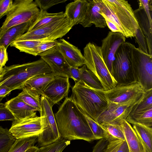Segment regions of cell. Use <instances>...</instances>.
Wrapping results in <instances>:
<instances>
[{"label": "cell", "instance_id": "34", "mask_svg": "<svg viewBox=\"0 0 152 152\" xmlns=\"http://www.w3.org/2000/svg\"><path fill=\"white\" fill-rule=\"evenodd\" d=\"M47 41H38L36 40H16L10 45L18 49L20 52H24L30 54L32 51L40 44Z\"/></svg>", "mask_w": 152, "mask_h": 152}, {"label": "cell", "instance_id": "2", "mask_svg": "<svg viewBox=\"0 0 152 152\" xmlns=\"http://www.w3.org/2000/svg\"><path fill=\"white\" fill-rule=\"evenodd\" d=\"M100 13L106 26L113 32L126 38L134 37L139 27L134 10L125 0H99Z\"/></svg>", "mask_w": 152, "mask_h": 152}, {"label": "cell", "instance_id": "14", "mask_svg": "<svg viewBox=\"0 0 152 152\" xmlns=\"http://www.w3.org/2000/svg\"><path fill=\"white\" fill-rule=\"evenodd\" d=\"M9 132L17 139L37 136L41 133V118L37 115L12 121Z\"/></svg>", "mask_w": 152, "mask_h": 152}, {"label": "cell", "instance_id": "3", "mask_svg": "<svg viewBox=\"0 0 152 152\" xmlns=\"http://www.w3.org/2000/svg\"><path fill=\"white\" fill-rule=\"evenodd\" d=\"M70 97L78 108L96 122L106 110L107 102L104 91L94 89L82 81L75 82Z\"/></svg>", "mask_w": 152, "mask_h": 152}, {"label": "cell", "instance_id": "46", "mask_svg": "<svg viewBox=\"0 0 152 152\" xmlns=\"http://www.w3.org/2000/svg\"><path fill=\"white\" fill-rule=\"evenodd\" d=\"M12 91L10 88L5 86H0V98H4Z\"/></svg>", "mask_w": 152, "mask_h": 152}, {"label": "cell", "instance_id": "40", "mask_svg": "<svg viewBox=\"0 0 152 152\" xmlns=\"http://www.w3.org/2000/svg\"><path fill=\"white\" fill-rule=\"evenodd\" d=\"M15 118L10 111L6 107L5 104L0 103V121L15 120Z\"/></svg>", "mask_w": 152, "mask_h": 152}, {"label": "cell", "instance_id": "30", "mask_svg": "<svg viewBox=\"0 0 152 152\" xmlns=\"http://www.w3.org/2000/svg\"><path fill=\"white\" fill-rule=\"evenodd\" d=\"M80 80L90 87L94 89L103 90V86L98 78L84 65L80 68Z\"/></svg>", "mask_w": 152, "mask_h": 152}, {"label": "cell", "instance_id": "4", "mask_svg": "<svg viewBox=\"0 0 152 152\" xmlns=\"http://www.w3.org/2000/svg\"><path fill=\"white\" fill-rule=\"evenodd\" d=\"M4 72L0 79V86H5L12 91L21 89L29 79L36 76L52 73L47 64L41 58L22 64L4 67Z\"/></svg>", "mask_w": 152, "mask_h": 152}, {"label": "cell", "instance_id": "38", "mask_svg": "<svg viewBox=\"0 0 152 152\" xmlns=\"http://www.w3.org/2000/svg\"><path fill=\"white\" fill-rule=\"evenodd\" d=\"M134 37L138 45V48L144 53L149 54L147 39L139 28L137 30Z\"/></svg>", "mask_w": 152, "mask_h": 152}, {"label": "cell", "instance_id": "37", "mask_svg": "<svg viewBox=\"0 0 152 152\" xmlns=\"http://www.w3.org/2000/svg\"><path fill=\"white\" fill-rule=\"evenodd\" d=\"M58 41L56 40L46 41L36 47L31 52L30 54L36 56L39 55L57 45Z\"/></svg>", "mask_w": 152, "mask_h": 152}, {"label": "cell", "instance_id": "48", "mask_svg": "<svg viewBox=\"0 0 152 152\" xmlns=\"http://www.w3.org/2000/svg\"><path fill=\"white\" fill-rule=\"evenodd\" d=\"M39 148L36 146H34L28 149L25 152H37Z\"/></svg>", "mask_w": 152, "mask_h": 152}, {"label": "cell", "instance_id": "28", "mask_svg": "<svg viewBox=\"0 0 152 152\" xmlns=\"http://www.w3.org/2000/svg\"><path fill=\"white\" fill-rule=\"evenodd\" d=\"M100 125L106 132L109 142L115 140H125L121 123H107Z\"/></svg>", "mask_w": 152, "mask_h": 152}, {"label": "cell", "instance_id": "12", "mask_svg": "<svg viewBox=\"0 0 152 152\" xmlns=\"http://www.w3.org/2000/svg\"><path fill=\"white\" fill-rule=\"evenodd\" d=\"M143 94L122 104L107 106L96 122L100 125L121 123L122 120H126L135 105L141 99Z\"/></svg>", "mask_w": 152, "mask_h": 152}, {"label": "cell", "instance_id": "49", "mask_svg": "<svg viewBox=\"0 0 152 152\" xmlns=\"http://www.w3.org/2000/svg\"><path fill=\"white\" fill-rule=\"evenodd\" d=\"M4 72V67L2 68H0V79L2 77Z\"/></svg>", "mask_w": 152, "mask_h": 152}, {"label": "cell", "instance_id": "29", "mask_svg": "<svg viewBox=\"0 0 152 152\" xmlns=\"http://www.w3.org/2000/svg\"><path fill=\"white\" fill-rule=\"evenodd\" d=\"M126 120L132 124H138L152 127V107L144 112L129 114Z\"/></svg>", "mask_w": 152, "mask_h": 152}, {"label": "cell", "instance_id": "6", "mask_svg": "<svg viewBox=\"0 0 152 152\" xmlns=\"http://www.w3.org/2000/svg\"><path fill=\"white\" fill-rule=\"evenodd\" d=\"M40 10L33 0H15L1 27L0 37L11 27L28 22H34Z\"/></svg>", "mask_w": 152, "mask_h": 152}, {"label": "cell", "instance_id": "35", "mask_svg": "<svg viewBox=\"0 0 152 152\" xmlns=\"http://www.w3.org/2000/svg\"><path fill=\"white\" fill-rule=\"evenodd\" d=\"M70 144V141L61 138L50 144L39 148L37 152H62Z\"/></svg>", "mask_w": 152, "mask_h": 152}, {"label": "cell", "instance_id": "18", "mask_svg": "<svg viewBox=\"0 0 152 152\" xmlns=\"http://www.w3.org/2000/svg\"><path fill=\"white\" fill-rule=\"evenodd\" d=\"M57 46L70 67H78L85 65L83 55L77 47L64 39L58 41Z\"/></svg>", "mask_w": 152, "mask_h": 152}, {"label": "cell", "instance_id": "26", "mask_svg": "<svg viewBox=\"0 0 152 152\" xmlns=\"http://www.w3.org/2000/svg\"><path fill=\"white\" fill-rule=\"evenodd\" d=\"M134 129L143 146L144 152H152V129L138 124H134Z\"/></svg>", "mask_w": 152, "mask_h": 152}, {"label": "cell", "instance_id": "23", "mask_svg": "<svg viewBox=\"0 0 152 152\" xmlns=\"http://www.w3.org/2000/svg\"><path fill=\"white\" fill-rule=\"evenodd\" d=\"M121 124L130 152H144L140 140L130 124L123 119Z\"/></svg>", "mask_w": 152, "mask_h": 152}, {"label": "cell", "instance_id": "15", "mask_svg": "<svg viewBox=\"0 0 152 152\" xmlns=\"http://www.w3.org/2000/svg\"><path fill=\"white\" fill-rule=\"evenodd\" d=\"M126 37L121 33L109 31L102 40L101 49L103 59L110 73L113 76V65L116 51L126 42Z\"/></svg>", "mask_w": 152, "mask_h": 152}, {"label": "cell", "instance_id": "50", "mask_svg": "<svg viewBox=\"0 0 152 152\" xmlns=\"http://www.w3.org/2000/svg\"><path fill=\"white\" fill-rule=\"evenodd\" d=\"M3 98H0V102H1V101L2 100Z\"/></svg>", "mask_w": 152, "mask_h": 152}, {"label": "cell", "instance_id": "52", "mask_svg": "<svg viewBox=\"0 0 152 152\" xmlns=\"http://www.w3.org/2000/svg\"></svg>", "mask_w": 152, "mask_h": 152}, {"label": "cell", "instance_id": "17", "mask_svg": "<svg viewBox=\"0 0 152 152\" xmlns=\"http://www.w3.org/2000/svg\"><path fill=\"white\" fill-rule=\"evenodd\" d=\"M70 87L69 78L56 76L44 90L41 96L53 105L67 96Z\"/></svg>", "mask_w": 152, "mask_h": 152}, {"label": "cell", "instance_id": "20", "mask_svg": "<svg viewBox=\"0 0 152 152\" xmlns=\"http://www.w3.org/2000/svg\"><path fill=\"white\" fill-rule=\"evenodd\" d=\"M88 0H76L67 4L64 12L72 27L83 20L88 6Z\"/></svg>", "mask_w": 152, "mask_h": 152}, {"label": "cell", "instance_id": "39", "mask_svg": "<svg viewBox=\"0 0 152 152\" xmlns=\"http://www.w3.org/2000/svg\"><path fill=\"white\" fill-rule=\"evenodd\" d=\"M67 1V0H35L34 2L40 10L47 11L52 6Z\"/></svg>", "mask_w": 152, "mask_h": 152}, {"label": "cell", "instance_id": "41", "mask_svg": "<svg viewBox=\"0 0 152 152\" xmlns=\"http://www.w3.org/2000/svg\"><path fill=\"white\" fill-rule=\"evenodd\" d=\"M13 1L12 0H0V19L6 15Z\"/></svg>", "mask_w": 152, "mask_h": 152}, {"label": "cell", "instance_id": "42", "mask_svg": "<svg viewBox=\"0 0 152 152\" xmlns=\"http://www.w3.org/2000/svg\"><path fill=\"white\" fill-rule=\"evenodd\" d=\"M109 142L106 138L99 140L94 147L92 152H104Z\"/></svg>", "mask_w": 152, "mask_h": 152}, {"label": "cell", "instance_id": "13", "mask_svg": "<svg viewBox=\"0 0 152 152\" xmlns=\"http://www.w3.org/2000/svg\"><path fill=\"white\" fill-rule=\"evenodd\" d=\"M139 7L134 11L139 28L145 36L149 54L152 56V0H139Z\"/></svg>", "mask_w": 152, "mask_h": 152}, {"label": "cell", "instance_id": "7", "mask_svg": "<svg viewBox=\"0 0 152 152\" xmlns=\"http://www.w3.org/2000/svg\"><path fill=\"white\" fill-rule=\"evenodd\" d=\"M135 81L144 91L152 88V56L146 53L128 42Z\"/></svg>", "mask_w": 152, "mask_h": 152}, {"label": "cell", "instance_id": "9", "mask_svg": "<svg viewBox=\"0 0 152 152\" xmlns=\"http://www.w3.org/2000/svg\"><path fill=\"white\" fill-rule=\"evenodd\" d=\"M72 28L65 17L44 26L27 31L17 40H55L65 35Z\"/></svg>", "mask_w": 152, "mask_h": 152}, {"label": "cell", "instance_id": "16", "mask_svg": "<svg viewBox=\"0 0 152 152\" xmlns=\"http://www.w3.org/2000/svg\"><path fill=\"white\" fill-rule=\"evenodd\" d=\"M50 68L56 76L72 79L70 66L59 51L57 45L39 55Z\"/></svg>", "mask_w": 152, "mask_h": 152}, {"label": "cell", "instance_id": "11", "mask_svg": "<svg viewBox=\"0 0 152 152\" xmlns=\"http://www.w3.org/2000/svg\"><path fill=\"white\" fill-rule=\"evenodd\" d=\"M144 91L137 82L116 85L111 89L104 91L107 102V106L116 105L125 102L143 95Z\"/></svg>", "mask_w": 152, "mask_h": 152}, {"label": "cell", "instance_id": "51", "mask_svg": "<svg viewBox=\"0 0 152 152\" xmlns=\"http://www.w3.org/2000/svg\"><path fill=\"white\" fill-rule=\"evenodd\" d=\"M1 32V27H0V34Z\"/></svg>", "mask_w": 152, "mask_h": 152}, {"label": "cell", "instance_id": "22", "mask_svg": "<svg viewBox=\"0 0 152 152\" xmlns=\"http://www.w3.org/2000/svg\"><path fill=\"white\" fill-rule=\"evenodd\" d=\"M33 22H28L10 28L0 37V45L7 49L14 42L27 32Z\"/></svg>", "mask_w": 152, "mask_h": 152}, {"label": "cell", "instance_id": "1", "mask_svg": "<svg viewBox=\"0 0 152 152\" xmlns=\"http://www.w3.org/2000/svg\"><path fill=\"white\" fill-rule=\"evenodd\" d=\"M54 115L61 138L70 141L95 140L83 113L70 97H65Z\"/></svg>", "mask_w": 152, "mask_h": 152}, {"label": "cell", "instance_id": "36", "mask_svg": "<svg viewBox=\"0 0 152 152\" xmlns=\"http://www.w3.org/2000/svg\"><path fill=\"white\" fill-rule=\"evenodd\" d=\"M82 113L95 138V140H100L103 138L107 139V134L101 125L86 114Z\"/></svg>", "mask_w": 152, "mask_h": 152}, {"label": "cell", "instance_id": "31", "mask_svg": "<svg viewBox=\"0 0 152 152\" xmlns=\"http://www.w3.org/2000/svg\"><path fill=\"white\" fill-rule=\"evenodd\" d=\"M37 136L16 139L7 152H25L34 146L37 141Z\"/></svg>", "mask_w": 152, "mask_h": 152}, {"label": "cell", "instance_id": "8", "mask_svg": "<svg viewBox=\"0 0 152 152\" xmlns=\"http://www.w3.org/2000/svg\"><path fill=\"white\" fill-rule=\"evenodd\" d=\"M40 104L39 112L41 118L42 132L37 139V145L39 147L52 143L61 138L52 110L53 105L42 96L40 97Z\"/></svg>", "mask_w": 152, "mask_h": 152}, {"label": "cell", "instance_id": "44", "mask_svg": "<svg viewBox=\"0 0 152 152\" xmlns=\"http://www.w3.org/2000/svg\"><path fill=\"white\" fill-rule=\"evenodd\" d=\"M7 49L3 45H0V68H2L5 65L8 60Z\"/></svg>", "mask_w": 152, "mask_h": 152}, {"label": "cell", "instance_id": "47", "mask_svg": "<svg viewBox=\"0 0 152 152\" xmlns=\"http://www.w3.org/2000/svg\"><path fill=\"white\" fill-rule=\"evenodd\" d=\"M116 152H130L127 143L123 141Z\"/></svg>", "mask_w": 152, "mask_h": 152}, {"label": "cell", "instance_id": "25", "mask_svg": "<svg viewBox=\"0 0 152 152\" xmlns=\"http://www.w3.org/2000/svg\"><path fill=\"white\" fill-rule=\"evenodd\" d=\"M65 17L63 12L55 13H50L47 11L40 10L39 14L29 28L30 31L44 26Z\"/></svg>", "mask_w": 152, "mask_h": 152}, {"label": "cell", "instance_id": "27", "mask_svg": "<svg viewBox=\"0 0 152 152\" xmlns=\"http://www.w3.org/2000/svg\"><path fill=\"white\" fill-rule=\"evenodd\" d=\"M22 91L16 97L39 112L41 108L40 95L29 88L23 86Z\"/></svg>", "mask_w": 152, "mask_h": 152}, {"label": "cell", "instance_id": "21", "mask_svg": "<svg viewBox=\"0 0 152 152\" xmlns=\"http://www.w3.org/2000/svg\"><path fill=\"white\" fill-rule=\"evenodd\" d=\"M15 120H20L37 115L36 109L27 104L16 97L9 100L5 103Z\"/></svg>", "mask_w": 152, "mask_h": 152}, {"label": "cell", "instance_id": "5", "mask_svg": "<svg viewBox=\"0 0 152 152\" xmlns=\"http://www.w3.org/2000/svg\"><path fill=\"white\" fill-rule=\"evenodd\" d=\"M85 65L92 72L101 82L104 91L110 90L117 84L104 61L101 47L91 42L83 49Z\"/></svg>", "mask_w": 152, "mask_h": 152}, {"label": "cell", "instance_id": "10", "mask_svg": "<svg viewBox=\"0 0 152 152\" xmlns=\"http://www.w3.org/2000/svg\"><path fill=\"white\" fill-rule=\"evenodd\" d=\"M113 77L117 83L116 85L135 82L128 42L121 45L116 52L113 65Z\"/></svg>", "mask_w": 152, "mask_h": 152}, {"label": "cell", "instance_id": "32", "mask_svg": "<svg viewBox=\"0 0 152 152\" xmlns=\"http://www.w3.org/2000/svg\"><path fill=\"white\" fill-rule=\"evenodd\" d=\"M152 107V88L144 91L141 99L134 107L129 114L145 111Z\"/></svg>", "mask_w": 152, "mask_h": 152}, {"label": "cell", "instance_id": "19", "mask_svg": "<svg viewBox=\"0 0 152 152\" xmlns=\"http://www.w3.org/2000/svg\"><path fill=\"white\" fill-rule=\"evenodd\" d=\"M87 11L82 22L80 24L84 27L94 25L96 27L103 28L106 26L104 18L100 13L99 0H88Z\"/></svg>", "mask_w": 152, "mask_h": 152}, {"label": "cell", "instance_id": "24", "mask_svg": "<svg viewBox=\"0 0 152 152\" xmlns=\"http://www.w3.org/2000/svg\"><path fill=\"white\" fill-rule=\"evenodd\" d=\"M56 76L52 73L38 75L28 80L23 86L29 88L42 96L44 90Z\"/></svg>", "mask_w": 152, "mask_h": 152}, {"label": "cell", "instance_id": "45", "mask_svg": "<svg viewBox=\"0 0 152 152\" xmlns=\"http://www.w3.org/2000/svg\"><path fill=\"white\" fill-rule=\"evenodd\" d=\"M70 71L72 79L75 83L80 80V68L78 67H70Z\"/></svg>", "mask_w": 152, "mask_h": 152}, {"label": "cell", "instance_id": "43", "mask_svg": "<svg viewBox=\"0 0 152 152\" xmlns=\"http://www.w3.org/2000/svg\"><path fill=\"white\" fill-rule=\"evenodd\" d=\"M123 141L115 140L109 142L104 152H116Z\"/></svg>", "mask_w": 152, "mask_h": 152}, {"label": "cell", "instance_id": "33", "mask_svg": "<svg viewBox=\"0 0 152 152\" xmlns=\"http://www.w3.org/2000/svg\"><path fill=\"white\" fill-rule=\"evenodd\" d=\"M16 139L9 129L0 126V152H7Z\"/></svg>", "mask_w": 152, "mask_h": 152}]
</instances>
